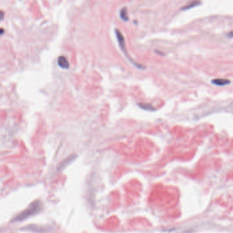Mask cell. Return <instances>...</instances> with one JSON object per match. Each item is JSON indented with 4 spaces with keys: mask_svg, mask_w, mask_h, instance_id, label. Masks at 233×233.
Returning a JSON list of instances; mask_svg holds the SVG:
<instances>
[{
    "mask_svg": "<svg viewBox=\"0 0 233 233\" xmlns=\"http://www.w3.org/2000/svg\"><path fill=\"white\" fill-rule=\"evenodd\" d=\"M116 38H117V40H118V42L119 44V46L120 47H121V50L123 51V53H124V55H126V57H127V58L129 59V60H130L132 64H133L134 66H135L136 67H138V68H140L141 69L142 68H144V67L141 66V65L140 64H137L136 62L135 61L134 62V61L133 59H132L129 56L128 54H127V49H126V44H125V40H124V38L123 37V36H122V34L121 33V32H120L119 30H116Z\"/></svg>",
    "mask_w": 233,
    "mask_h": 233,
    "instance_id": "cell-2",
    "label": "cell"
},
{
    "mask_svg": "<svg viewBox=\"0 0 233 233\" xmlns=\"http://www.w3.org/2000/svg\"><path fill=\"white\" fill-rule=\"evenodd\" d=\"M75 158H76V155H74V154L71 155L69 156V157L67 158V159H66L65 160H64V162H62V164H60V169L62 170V169H64V168L65 167L67 164H70V163L72 162V161H73L75 159Z\"/></svg>",
    "mask_w": 233,
    "mask_h": 233,
    "instance_id": "cell-7",
    "label": "cell"
},
{
    "mask_svg": "<svg viewBox=\"0 0 233 233\" xmlns=\"http://www.w3.org/2000/svg\"><path fill=\"white\" fill-rule=\"evenodd\" d=\"M4 33V30H1V29H0V34H1V33Z\"/></svg>",
    "mask_w": 233,
    "mask_h": 233,
    "instance_id": "cell-9",
    "label": "cell"
},
{
    "mask_svg": "<svg viewBox=\"0 0 233 233\" xmlns=\"http://www.w3.org/2000/svg\"><path fill=\"white\" fill-rule=\"evenodd\" d=\"M120 16H121V18L122 19V20L124 21H127L129 20V17L128 16H127V11L126 8H123L121 10V11H120Z\"/></svg>",
    "mask_w": 233,
    "mask_h": 233,
    "instance_id": "cell-8",
    "label": "cell"
},
{
    "mask_svg": "<svg viewBox=\"0 0 233 233\" xmlns=\"http://www.w3.org/2000/svg\"><path fill=\"white\" fill-rule=\"evenodd\" d=\"M200 4V1H198V0H194V1H192L191 2H189V4H187L185 6L183 7V8H182V10H186L193 8H194V7L199 6Z\"/></svg>",
    "mask_w": 233,
    "mask_h": 233,
    "instance_id": "cell-6",
    "label": "cell"
},
{
    "mask_svg": "<svg viewBox=\"0 0 233 233\" xmlns=\"http://www.w3.org/2000/svg\"><path fill=\"white\" fill-rule=\"evenodd\" d=\"M138 106L139 107L143 110H149V111H155V110H156L155 108L152 104H148V103H138Z\"/></svg>",
    "mask_w": 233,
    "mask_h": 233,
    "instance_id": "cell-5",
    "label": "cell"
},
{
    "mask_svg": "<svg viewBox=\"0 0 233 233\" xmlns=\"http://www.w3.org/2000/svg\"><path fill=\"white\" fill-rule=\"evenodd\" d=\"M42 205L40 201H34L31 205L26 208L25 210H23L22 212L16 216L13 220V222H21L26 219H28L31 216H33L38 213H39L42 209Z\"/></svg>",
    "mask_w": 233,
    "mask_h": 233,
    "instance_id": "cell-1",
    "label": "cell"
},
{
    "mask_svg": "<svg viewBox=\"0 0 233 233\" xmlns=\"http://www.w3.org/2000/svg\"><path fill=\"white\" fill-rule=\"evenodd\" d=\"M57 64L62 69H68L69 68V63L65 57L60 56L57 59Z\"/></svg>",
    "mask_w": 233,
    "mask_h": 233,
    "instance_id": "cell-3",
    "label": "cell"
},
{
    "mask_svg": "<svg viewBox=\"0 0 233 233\" xmlns=\"http://www.w3.org/2000/svg\"><path fill=\"white\" fill-rule=\"evenodd\" d=\"M213 85L217 86H224L230 83V81L226 78H215L211 81Z\"/></svg>",
    "mask_w": 233,
    "mask_h": 233,
    "instance_id": "cell-4",
    "label": "cell"
}]
</instances>
